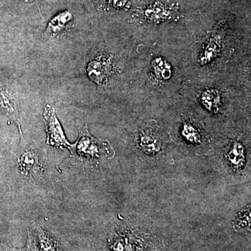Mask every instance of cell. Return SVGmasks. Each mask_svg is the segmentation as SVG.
<instances>
[{"label":"cell","instance_id":"ba28073f","mask_svg":"<svg viewBox=\"0 0 251 251\" xmlns=\"http://www.w3.org/2000/svg\"><path fill=\"white\" fill-rule=\"evenodd\" d=\"M203 105L211 112H218L221 109V94L216 90H207L201 97Z\"/></svg>","mask_w":251,"mask_h":251},{"label":"cell","instance_id":"7c38bea8","mask_svg":"<svg viewBox=\"0 0 251 251\" xmlns=\"http://www.w3.org/2000/svg\"><path fill=\"white\" fill-rule=\"evenodd\" d=\"M11 251H39L36 239L30 232H28L27 242L23 249H12Z\"/></svg>","mask_w":251,"mask_h":251},{"label":"cell","instance_id":"8fae6325","mask_svg":"<svg viewBox=\"0 0 251 251\" xmlns=\"http://www.w3.org/2000/svg\"><path fill=\"white\" fill-rule=\"evenodd\" d=\"M219 41L216 39L210 40L204 50V57L202 58V60L204 61L203 62L205 63L206 60H211V59L215 57L216 54L219 52Z\"/></svg>","mask_w":251,"mask_h":251},{"label":"cell","instance_id":"52a82bcc","mask_svg":"<svg viewBox=\"0 0 251 251\" xmlns=\"http://www.w3.org/2000/svg\"><path fill=\"white\" fill-rule=\"evenodd\" d=\"M72 20V15L69 11L60 13L50 21L47 27V32L51 35H55L67 28Z\"/></svg>","mask_w":251,"mask_h":251},{"label":"cell","instance_id":"5b68a950","mask_svg":"<svg viewBox=\"0 0 251 251\" xmlns=\"http://www.w3.org/2000/svg\"><path fill=\"white\" fill-rule=\"evenodd\" d=\"M87 72L91 80L99 85L106 82L110 74L108 62L100 59L91 61L87 65Z\"/></svg>","mask_w":251,"mask_h":251},{"label":"cell","instance_id":"7a4b0ae2","mask_svg":"<svg viewBox=\"0 0 251 251\" xmlns=\"http://www.w3.org/2000/svg\"><path fill=\"white\" fill-rule=\"evenodd\" d=\"M44 121L47 133L46 144L54 148L67 149L72 152L74 144L68 141L55 111L50 105H46L44 109Z\"/></svg>","mask_w":251,"mask_h":251},{"label":"cell","instance_id":"4fadbf2b","mask_svg":"<svg viewBox=\"0 0 251 251\" xmlns=\"http://www.w3.org/2000/svg\"><path fill=\"white\" fill-rule=\"evenodd\" d=\"M183 135L190 141L194 142V143H197L199 141L200 135L198 134L197 130L195 129L191 126H184Z\"/></svg>","mask_w":251,"mask_h":251},{"label":"cell","instance_id":"277c9868","mask_svg":"<svg viewBox=\"0 0 251 251\" xmlns=\"http://www.w3.org/2000/svg\"><path fill=\"white\" fill-rule=\"evenodd\" d=\"M0 112L9 117L19 130L21 140H24L22 128H21V112L17 99L15 97L12 91L9 87L0 84Z\"/></svg>","mask_w":251,"mask_h":251},{"label":"cell","instance_id":"5bb4252c","mask_svg":"<svg viewBox=\"0 0 251 251\" xmlns=\"http://www.w3.org/2000/svg\"><path fill=\"white\" fill-rule=\"evenodd\" d=\"M23 1H25V2H31V1H34V0H23Z\"/></svg>","mask_w":251,"mask_h":251},{"label":"cell","instance_id":"8992f818","mask_svg":"<svg viewBox=\"0 0 251 251\" xmlns=\"http://www.w3.org/2000/svg\"><path fill=\"white\" fill-rule=\"evenodd\" d=\"M33 226L36 232V239H37L36 241L39 251H60L57 242L46 233L44 229L39 226H36L34 222H33Z\"/></svg>","mask_w":251,"mask_h":251},{"label":"cell","instance_id":"3957f363","mask_svg":"<svg viewBox=\"0 0 251 251\" xmlns=\"http://www.w3.org/2000/svg\"><path fill=\"white\" fill-rule=\"evenodd\" d=\"M17 165L18 171L25 179L36 181L45 174L44 159L38 150H26L18 157Z\"/></svg>","mask_w":251,"mask_h":251},{"label":"cell","instance_id":"9c48e42d","mask_svg":"<svg viewBox=\"0 0 251 251\" xmlns=\"http://www.w3.org/2000/svg\"><path fill=\"white\" fill-rule=\"evenodd\" d=\"M151 65H152V69L157 78L159 80H166L171 77V66L164 59L161 57L153 59Z\"/></svg>","mask_w":251,"mask_h":251},{"label":"cell","instance_id":"30bf717a","mask_svg":"<svg viewBox=\"0 0 251 251\" xmlns=\"http://www.w3.org/2000/svg\"><path fill=\"white\" fill-rule=\"evenodd\" d=\"M158 140L155 139L151 130L143 131L141 135V145L144 150H148V151H157L160 148L156 146Z\"/></svg>","mask_w":251,"mask_h":251},{"label":"cell","instance_id":"6da1fadb","mask_svg":"<svg viewBox=\"0 0 251 251\" xmlns=\"http://www.w3.org/2000/svg\"><path fill=\"white\" fill-rule=\"evenodd\" d=\"M112 151L108 142L100 141L94 138L87 128L80 130L79 138L74 144L71 156H77L82 161H97L103 156H108Z\"/></svg>","mask_w":251,"mask_h":251}]
</instances>
